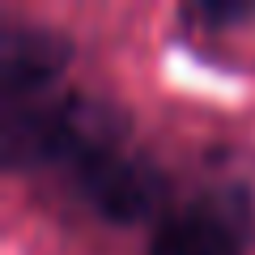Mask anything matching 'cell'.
I'll return each mask as SVG.
<instances>
[{
	"label": "cell",
	"mask_w": 255,
	"mask_h": 255,
	"mask_svg": "<svg viewBox=\"0 0 255 255\" xmlns=\"http://www.w3.org/2000/svg\"><path fill=\"white\" fill-rule=\"evenodd\" d=\"M149 255H243V238L221 209L191 204L157 226Z\"/></svg>",
	"instance_id": "cell-3"
},
{
	"label": "cell",
	"mask_w": 255,
	"mask_h": 255,
	"mask_svg": "<svg viewBox=\"0 0 255 255\" xmlns=\"http://www.w3.org/2000/svg\"><path fill=\"white\" fill-rule=\"evenodd\" d=\"M77 183L90 196V204L98 213H107L111 221H140L162 200V174L149 162L124 153V149L85 157L77 166Z\"/></svg>",
	"instance_id": "cell-1"
},
{
	"label": "cell",
	"mask_w": 255,
	"mask_h": 255,
	"mask_svg": "<svg viewBox=\"0 0 255 255\" xmlns=\"http://www.w3.org/2000/svg\"><path fill=\"white\" fill-rule=\"evenodd\" d=\"M68 60V43L43 26H4L0 34V94L9 102H26L60 73Z\"/></svg>",
	"instance_id": "cell-2"
}]
</instances>
